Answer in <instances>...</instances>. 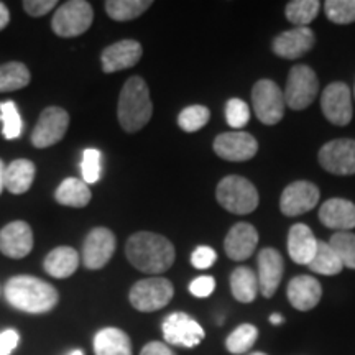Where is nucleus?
Segmentation results:
<instances>
[{"label":"nucleus","instance_id":"1","mask_svg":"<svg viewBox=\"0 0 355 355\" xmlns=\"http://www.w3.org/2000/svg\"><path fill=\"white\" fill-rule=\"evenodd\" d=\"M127 260L144 273L158 275L175 263V245L166 237L153 232H137L127 241Z\"/></svg>","mask_w":355,"mask_h":355},{"label":"nucleus","instance_id":"2","mask_svg":"<svg viewBox=\"0 0 355 355\" xmlns=\"http://www.w3.org/2000/svg\"><path fill=\"white\" fill-rule=\"evenodd\" d=\"M6 298L15 309L30 314H43L51 311L60 301L56 288L30 275H19L7 282Z\"/></svg>","mask_w":355,"mask_h":355},{"label":"nucleus","instance_id":"3","mask_svg":"<svg viewBox=\"0 0 355 355\" xmlns=\"http://www.w3.org/2000/svg\"><path fill=\"white\" fill-rule=\"evenodd\" d=\"M153 114V104L150 99L148 86L144 79L133 76L123 84L119 99L117 115L122 128L128 133H135L150 122Z\"/></svg>","mask_w":355,"mask_h":355},{"label":"nucleus","instance_id":"4","mask_svg":"<svg viewBox=\"0 0 355 355\" xmlns=\"http://www.w3.org/2000/svg\"><path fill=\"white\" fill-rule=\"evenodd\" d=\"M217 202L232 214H250L259 206V191L247 178L230 175L222 178L216 189Z\"/></svg>","mask_w":355,"mask_h":355},{"label":"nucleus","instance_id":"5","mask_svg":"<svg viewBox=\"0 0 355 355\" xmlns=\"http://www.w3.org/2000/svg\"><path fill=\"white\" fill-rule=\"evenodd\" d=\"M94 20V10L86 0H71L53 15V32L61 38H74L86 33Z\"/></svg>","mask_w":355,"mask_h":355},{"label":"nucleus","instance_id":"6","mask_svg":"<svg viewBox=\"0 0 355 355\" xmlns=\"http://www.w3.org/2000/svg\"><path fill=\"white\" fill-rule=\"evenodd\" d=\"M175 295L173 283L166 278H146L137 282L128 293L130 304L140 313H153L170 304Z\"/></svg>","mask_w":355,"mask_h":355},{"label":"nucleus","instance_id":"7","mask_svg":"<svg viewBox=\"0 0 355 355\" xmlns=\"http://www.w3.org/2000/svg\"><path fill=\"white\" fill-rule=\"evenodd\" d=\"M319 81L316 73L306 64L293 66L288 74L286 87L283 91L286 105L293 110H303L309 107L316 99Z\"/></svg>","mask_w":355,"mask_h":355},{"label":"nucleus","instance_id":"8","mask_svg":"<svg viewBox=\"0 0 355 355\" xmlns=\"http://www.w3.org/2000/svg\"><path fill=\"white\" fill-rule=\"evenodd\" d=\"M252 105L261 123L277 125L285 115L286 102L277 83L270 79H260L252 89Z\"/></svg>","mask_w":355,"mask_h":355},{"label":"nucleus","instance_id":"9","mask_svg":"<svg viewBox=\"0 0 355 355\" xmlns=\"http://www.w3.org/2000/svg\"><path fill=\"white\" fill-rule=\"evenodd\" d=\"M163 337L166 344L175 347L193 349L199 345L206 337V332L196 319H193L186 313H173L163 319L162 324Z\"/></svg>","mask_w":355,"mask_h":355},{"label":"nucleus","instance_id":"10","mask_svg":"<svg viewBox=\"0 0 355 355\" xmlns=\"http://www.w3.org/2000/svg\"><path fill=\"white\" fill-rule=\"evenodd\" d=\"M318 159L324 170L332 175H355V140L337 139L327 141L319 150Z\"/></svg>","mask_w":355,"mask_h":355},{"label":"nucleus","instance_id":"11","mask_svg":"<svg viewBox=\"0 0 355 355\" xmlns=\"http://www.w3.org/2000/svg\"><path fill=\"white\" fill-rule=\"evenodd\" d=\"M324 117L334 125H347L352 121V92L347 84L332 83L321 96Z\"/></svg>","mask_w":355,"mask_h":355},{"label":"nucleus","instance_id":"12","mask_svg":"<svg viewBox=\"0 0 355 355\" xmlns=\"http://www.w3.org/2000/svg\"><path fill=\"white\" fill-rule=\"evenodd\" d=\"M69 125V115L61 107H46L40 115L32 133V144L37 148H48L64 137Z\"/></svg>","mask_w":355,"mask_h":355},{"label":"nucleus","instance_id":"13","mask_svg":"<svg viewBox=\"0 0 355 355\" xmlns=\"http://www.w3.org/2000/svg\"><path fill=\"white\" fill-rule=\"evenodd\" d=\"M319 202V189L311 181H295L283 189L279 211L286 217H296L309 212Z\"/></svg>","mask_w":355,"mask_h":355},{"label":"nucleus","instance_id":"14","mask_svg":"<svg viewBox=\"0 0 355 355\" xmlns=\"http://www.w3.org/2000/svg\"><path fill=\"white\" fill-rule=\"evenodd\" d=\"M214 152L227 162H248L259 152V141L247 132L220 133L214 140Z\"/></svg>","mask_w":355,"mask_h":355},{"label":"nucleus","instance_id":"15","mask_svg":"<svg viewBox=\"0 0 355 355\" xmlns=\"http://www.w3.org/2000/svg\"><path fill=\"white\" fill-rule=\"evenodd\" d=\"M115 252V235L105 227H96L87 234L83 245V261L87 270H99L109 263Z\"/></svg>","mask_w":355,"mask_h":355},{"label":"nucleus","instance_id":"16","mask_svg":"<svg viewBox=\"0 0 355 355\" xmlns=\"http://www.w3.org/2000/svg\"><path fill=\"white\" fill-rule=\"evenodd\" d=\"M33 248L32 227L24 220H13L0 230V252L10 259H24Z\"/></svg>","mask_w":355,"mask_h":355},{"label":"nucleus","instance_id":"17","mask_svg":"<svg viewBox=\"0 0 355 355\" xmlns=\"http://www.w3.org/2000/svg\"><path fill=\"white\" fill-rule=\"evenodd\" d=\"M316 37L309 26H295L293 30L279 33L273 40V53L285 60H296L303 56L314 46Z\"/></svg>","mask_w":355,"mask_h":355},{"label":"nucleus","instance_id":"18","mask_svg":"<svg viewBox=\"0 0 355 355\" xmlns=\"http://www.w3.org/2000/svg\"><path fill=\"white\" fill-rule=\"evenodd\" d=\"M285 261L278 250L266 247L259 254V288L265 298H272L282 283Z\"/></svg>","mask_w":355,"mask_h":355},{"label":"nucleus","instance_id":"19","mask_svg":"<svg viewBox=\"0 0 355 355\" xmlns=\"http://www.w3.org/2000/svg\"><path fill=\"white\" fill-rule=\"evenodd\" d=\"M257 243H259V232L254 225L248 224V222H237L229 230L224 241V248L230 260L242 261L252 257Z\"/></svg>","mask_w":355,"mask_h":355},{"label":"nucleus","instance_id":"20","mask_svg":"<svg viewBox=\"0 0 355 355\" xmlns=\"http://www.w3.org/2000/svg\"><path fill=\"white\" fill-rule=\"evenodd\" d=\"M141 44L135 40H122L110 44L102 53V69L104 73H117V71L132 68L140 61Z\"/></svg>","mask_w":355,"mask_h":355},{"label":"nucleus","instance_id":"21","mask_svg":"<svg viewBox=\"0 0 355 355\" xmlns=\"http://www.w3.org/2000/svg\"><path fill=\"white\" fill-rule=\"evenodd\" d=\"M288 301L295 309L311 311L319 304L322 296L321 283L309 275H300L288 283Z\"/></svg>","mask_w":355,"mask_h":355},{"label":"nucleus","instance_id":"22","mask_svg":"<svg viewBox=\"0 0 355 355\" xmlns=\"http://www.w3.org/2000/svg\"><path fill=\"white\" fill-rule=\"evenodd\" d=\"M319 220L327 229L349 232L355 229V204L340 198L329 199L319 207Z\"/></svg>","mask_w":355,"mask_h":355},{"label":"nucleus","instance_id":"23","mask_svg":"<svg viewBox=\"0 0 355 355\" xmlns=\"http://www.w3.org/2000/svg\"><path fill=\"white\" fill-rule=\"evenodd\" d=\"M318 243L313 230L306 224H295L288 232V254L298 265H309L318 250Z\"/></svg>","mask_w":355,"mask_h":355},{"label":"nucleus","instance_id":"24","mask_svg":"<svg viewBox=\"0 0 355 355\" xmlns=\"http://www.w3.org/2000/svg\"><path fill=\"white\" fill-rule=\"evenodd\" d=\"M96 355H132V340L119 327H104L94 337Z\"/></svg>","mask_w":355,"mask_h":355},{"label":"nucleus","instance_id":"25","mask_svg":"<svg viewBox=\"0 0 355 355\" xmlns=\"http://www.w3.org/2000/svg\"><path fill=\"white\" fill-rule=\"evenodd\" d=\"M35 180V165L30 159H15L6 166L3 188L12 194H24L32 188Z\"/></svg>","mask_w":355,"mask_h":355},{"label":"nucleus","instance_id":"26","mask_svg":"<svg viewBox=\"0 0 355 355\" xmlns=\"http://www.w3.org/2000/svg\"><path fill=\"white\" fill-rule=\"evenodd\" d=\"M44 270L55 278H68L78 270L79 257L73 247H56L44 259Z\"/></svg>","mask_w":355,"mask_h":355},{"label":"nucleus","instance_id":"27","mask_svg":"<svg viewBox=\"0 0 355 355\" xmlns=\"http://www.w3.org/2000/svg\"><path fill=\"white\" fill-rule=\"evenodd\" d=\"M230 290L239 303H254L260 291L259 277L254 270L247 268V266H239L230 275Z\"/></svg>","mask_w":355,"mask_h":355},{"label":"nucleus","instance_id":"28","mask_svg":"<svg viewBox=\"0 0 355 355\" xmlns=\"http://www.w3.org/2000/svg\"><path fill=\"white\" fill-rule=\"evenodd\" d=\"M55 199L60 204H63V206L84 207L91 202L92 193L83 180H78V178H66L63 183L58 186Z\"/></svg>","mask_w":355,"mask_h":355},{"label":"nucleus","instance_id":"29","mask_svg":"<svg viewBox=\"0 0 355 355\" xmlns=\"http://www.w3.org/2000/svg\"><path fill=\"white\" fill-rule=\"evenodd\" d=\"M308 268L314 273L326 275V277H334V275H339L343 272L344 265L343 261H340L339 255L336 254L334 248L331 247V243L319 242L316 255L311 260Z\"/></svg>","mask_w":355,"mask_h":355},{"label":"nucleus","instance_id":"30","mask_svg":"<svg viewBox=\"0 0 355 355\" xmlns=\"http://www.w3.org/2000/svg\"><path fill=\"white\" fill-rule=\"evenodd\" d=\"M152 6V0H109L105 2V12L112 20L127 21L140 17Z\"/></svg>","mask_w":355,"mask_h":355},{"label":"nucleus","instance_id":"31","mask_svg":"<svg viewBox=\"0 0 355 355\" xmlns=\"http://www.w3.org/2000/svg\"><path fill=\"white\" fill-rule=\"evenodd\" d=\"M30 71L24 63L12 61L0 66V92H12L28 86Z\"/></svg>","mask_w":355,"mask_h":355},{"label":"nucleus","instance_id":"32","mask_svg":"<svg viewBox=\"0 0 355 355\" xmlns=\"http://www.w3.org/2000/svg\"><path fill=\"white\" fill-rule=\"evenodd\" d=\"M257 337H259V329H257L254 324H241V326L230 332L227 339H225V347H227L229 352L234 355L245 354L247 350L254 347V344L257 343Z\"/></svg>","mask_w":355,"mask_h":355},{"label":"nucleus","instance_id":"33","mask_svg":"<svg viewBox=\"0 0 355 355\" xmlns=\"http://www.w3.org/2000/svg\"><path fill=\"white\" fill-rule=\"evenodd\" d=\"M319 8L318 0H293L286 6L285 15L295 26H308L318 17Z\"/></svg>","mask_w":355,"mask_h":355},{"label":"nucleus","instance_id":"34","mask_svg":"<svg viewBox=\"0 0 355 355\" xmlns=\"http://www.w3.org/2000/svg\"><path fill=\"white\" fill-rule=\"evenodd\" d=\"M209 109L204 107V105H189V107H186L180 112L178 125L181 127V130L193 133L201 130V128L209 122Z\"/></svg>","mask_w":355,"mask_h":355},{"label":"nucleus","instance_id":"35","mask_svg":"<svg viewBox=\"0 0 355 355\" xmlns=\"http://www.w3.org/2000/svg\"><path fill=\"white\" fill-rule=\"evenodd\" d=\"M0 121L3 123L2 133L7 140L19 139L21 128H24V123H21V117L15 102L7 101L0 104Z\"/></svg>","mask_w":355,"mask_h":355},{"label":"nucleus","instance_id":"36","mask_svg":"<svg viewBox=\"0 0 355 355\" xmlns=\"http://www.w3.org/2000/svg\"><path fill=\"white\" fill-rule=\"evenodd\" d=\"M331 247L339 255L344 266L355 270V234L352 232H336L331 237Z\"/></svg>","mask_w":355,"mask_h":355},{"label":"nucleus","instance_id":"37","mask_svg":"<svg viewBox=\"0 0 355 355\" xmlns=\"http://www.w3.org/2000/svg\"><path fill=\"white\" fill-rule=\"evenodd\" d=\"M324 12L337 25H349L355 21V0H327Z\"/></svg>","mask_w":355,"mask_h":355},{"label":"nucleus","instance_id":"38","mask_svg":"<svg viewBox=\"0 0 355 355\" xmlns=\"http://www.w3.org/2000/svg\"><path fill=\"white\" fill-rule=\"evenodd\" d=\"M225 119L232 128H242L250 121V109L242 99L234 97L225 105Z\"/></svg>","mask_w":355,"mask_h":355},{"label":"nucleus","instance_id":"39","mask_svg":"<svg viewBox=\"0 0 355 355\" xmlns=\"http://www.w3.org/2000/svg\"><path fill=\"white\" fill-rule=\"evenodd\" d=\"M81 171H83V181L86 184H92V183H97V181H99V178H101V152L99 150H96V148L84 150Z\"/></svg>","mask_w":355,"mask_h":355},{"label":"nucleus","instance_id":"40","mask_svg":"<svg viewBox=\"0 0 355 355\" xmlns=\"http://www.w3.org/2000/svg\"><path fill=\"white\" fill-rule=\"evenodd\" d=\"M217 259L214 248L211 247H198L196 250L193 252V255H191V263H193V266H196V268L199 270H206L209 268V266L214 265V261Z\"/></svg>","mask_w":355,"mask_h":355},{"label":"nucleus","instance_id":"41","mask_svg":"<svg viewBox=\"0 0 355 355\" xmlns=\"http://www.w3.org/2000/svg\"><path fill=\"white\" fill-rule=\"evenodd\" d=\"M214 290H216V279L212 277H206V275L193 279L189 285L191 295L196 296V298H207V296H209Z\"/></svg>","mask_w":355,"mask_h":355},{"label":"nucleus","instance_id":"42","mask_svg":"<svg viewBox=\"0 0 355 355\" xmlns=\"http://www.w3.org/2000/svg\"><path fill=\"white\" fill-rule=\"evenodd\" d=\"M56 6V0H26V2H24L25 12L32 17L46 15V13L51 12V8Z\"/></svg>","mask_w":355,"mask_h":355},{"label":"nucleus","instance_id":"43","mask_svg":"<svg viewBox=\"0 0 355 355\" xmlns=\"http://www.w3.org/2000/svg\"><path fill=\"white\" fill-rule=\"evenodd\" d=\"M20 343V336L15 329L0 332V355H10Z\"/></svg>","mask_w":355,"mask_h":355},{"label":"nucleus","instance_id":"44","mask_svg":"<svg viewBox=\"0 0 355 355\" xmlns=\"http://www.w3.org/2000/svg\"><path fill=\"white\" fill-rule=\"evenodd\" d=\"M140 355H176V352L175 350H171V347L168 344L153 340V343H148L144 349H141Z\"/></svg>","mask_w":355,"mask_h":355},{"label":"nucleus","instance_id":"45","mask_svg":"<svg viewBox=\"0 0 355 355\" xmlns=\"http://www.w3.org/2000/svg\"><path fill=\"white\" fill-rule=\"evenodd\" d=\"M10 21V13H8V8L6 7V3L0 2V30H3Z\"/></svg>","mask_w":355,"mask_h":355},{"label":"nucleus","instance_id":"46","mask_svg":"<svg viewBox=\"0 0 355 355\" xmlns=\"http://www.w3.org/2000/svg\"><path fill=\"white\" fill-rule=\"evenodd\" d=\"M3 173H6V165H3V162L0 159V193H2L3 189Z\"/></svg>","mask_w":355,"mask_h":355},{"label":"nucleus","instance_id":"47","mask_svg":"<svg viewBox=\"0 0 355 355\" xmlns=\"http://www.w3.org/2000/svg\"><path fill=\"white\" fill-rule=\"evenodd\" d=\"M270 322H272V324H282L283 318L279 316V314H272V316H270Z\"/></svg>","mask_w":355,"mask_h":355},{"label":"nucleus","instance_id":"48","mask_svg":"<svg viewBox=\"0 0 355 355\" xmlns=\"http://www.w3.org/2000/svg\"><path fill=\"white\" fill-rule=\"evenodd\" d=\"M69 355H84V354H83V350H79V349H76V350H73V352H71Z\"/></svg>","mask_w":355,"mask_h":355},{"label":"nucleus","instance_id":"49","mask_svg":"<svg viewBox=\"0 0 355 355\" xmlns=\"http://www.w3.org/2000/svg\"><path fill=\"white\" fill-rule=\"evenodd\" d=\"M250 355H266V354H263V352H254V354H250Z\"/></svg>","mask_w":355,"mask_h":355}]
</instances>
